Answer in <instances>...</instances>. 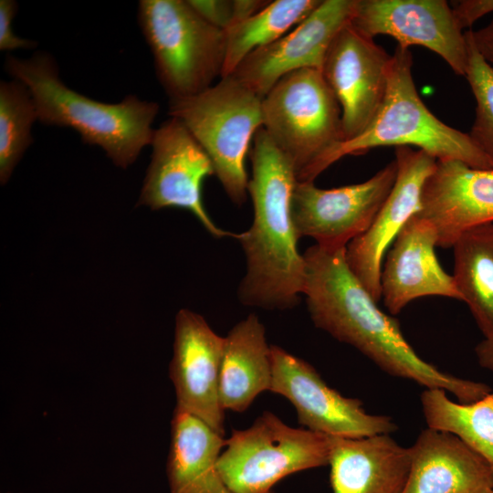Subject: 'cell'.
I'll list each match as a JSON object with an SVG mask.
<instances>
[{
  "mask_svg": "<svg viewBox=\"0 0 493 493\" xmlns=\"http://www.w3.org/2000/svg\"><path fill=\"white\" fill-rule=\"evenodd\" d=\"M345 250L316 244L303 254V295L317 328L353 346L385 372L427 389H442L460 403L476 402L492 391L488 384L455 377L424 361L404 339L398 321L377 307L351 272Z\"/></svg>",
  "mask_w": 493,
  "mask_h": 493,
  "instance_id": "cell-1",
  "label": "cell"
},
{
  "mask_svg": "<svg viewBox=\"0 0 493 493\" xmlns=\"http://www.w3.org/2000/svg\"><path fill=\"white\" fill-rule=\"evenodd\" d=\"M252 142L248 195L253 221L236 237L246 257V274L237 296L246 306L288 309L299 304L306 278L291 212L298 180L291 163L263 128Z\"/></svg>",
  "mask_w": 493,
  "mask_h": 493,
  "instance_id": "cell-2",
  "label": "cell"
},
{
  "mask_svg": "<svg viewBox=\"0 0 493 493\" xmlns=\"http://www.w3.org/2000/svg\"><path fill=\"white\" fill-rule=\"evenodd\" d=\"M5 70L29 89L40 122L74 130L84 143L100 146L116 166L127 168L151 145L158 103L135 95L119 103L86 97L60 79L55 59L44 51L26 59L7 56Z\"/></svg>",
  "mask_w": 493,
  "mask_h": 493,
  "instance_id": "cell-3",
  "label": "cell"
},
{
  "mask_svg": "<svg viewBox=\"0 0 493 493\" xmlns=\"http://www.w3.org/2000/svg\"><path fill=\"white\" fill-rule=\"evenodd\" d=\"M410 48L397 46L388 68L384 100L368 127L357 137L341 142L327 157L325 168L348 154L380 146H407L436 160L460 161L468 166L491 169V161L468 133L446 125L425 105L412 75Z\"/></svg>",
  "mask_w": 493,
  "mask_h": 493,
  "instance_id": "cell-4",
  "label": "cell"
},
{
  "mask_svg": "<svg viewBox=\"0 0 493 493\" xmlns=\"http://www.w3.org/2000/svg\"><path fill=\"white\" fill-rule=\"evenodd\" d=\"M262 128L291 163L299 182H314L344 141L341 110L317 68L282 77L262 99Z\"/></svg>",
  "mask_w": 493,
  "mask_h": 493,
  "instance_id": "cell-5",
  "label": "cell"
},
{
  "mask_svg": "<svg viewBox=\"0 0 493 493\" xmlns=\"http://www.w3.org/2000/svg\"><path fill=\"white\" fill-rule=\"evenodd\" d=\"M169 115L181 121L210 158L229 199L248 195L246 159L262 128V98L227 76L202 93L169 101Z\"/></svg>",
  "mask_w": 493,
  "mask_h": 493,
  "instance_id": "cell-6",
  "label": "cell"
},
{
  "mask_svg": "<svg viewBox=\"0 0 493 493\" xmlns=\"http://www.w3.org/2000/svg\"><path fill=\"white\" fill-rule=\"evenodd\" d=\"M138 22L170 100L194 97L222 75L226 32L184 0H141Z\"/></svg>",
  "mask_w": 493,
  "mask_h": 493,
  "instance_id": "cell-7",
  "label": "cell"
},
{
  "mask_svg": "<svg viewBox=\"0 0 493 493\" xmlns=\"http://www.w3.org/2000/svg\"><path fill=\"white\" fill-rule=\"evenodd\" d=\"M329 435L286 425L265 411L226 439L217 469L230 493H269L296 472L329 465Z\"/></svg>",
  "mask_w": 493,
  "mask_h": 493,
  "instance_id": "cell-8",
  "label": "cell"
},
{
  "mask_svg": "<svg viewBox=\"0 0 493 493\" xmlns=\"http://www.w3.org/2000/svg\"><path fill=\"white\" fill-rule=\"evenodd\" d=\"M272 382L269 392L288 399L299 425L329 436L358 438L391 434L392 417L370 414L362 403L330 387L315 368L281 347L271 345Z\"/></svg>",
  "mask_w": 493,
  "mask_h": 493,
  "instance_id": "cell-9",
  "label": "cell"
},
{
  "mask_svg": "<svg viewBox=\"0 0 493 493\" xmlns=\"http://www.w3.org/2000/svg\"><path fill=\"white\" fill-rule=\"evenodd\" d=\"M397 175L395 159L365 182L322 189L297 182L291 202L299 238L309 236L325 247H346L371 226L390 194Z\"/></svg>",
  "mask_w": 493,
  "mask_h": 493,
  "instance_id": "cell-10",
  "label": "cell"
},
{
  "mask_svg": "<svg viewBox=\"0 0 493 493\" xmlns=\"http://www.w3.org/2000/svg\"><path fill=\"white\" fill-rule=\"evenodd\" d=\"M152 153L138 205L152 210L179 208L192 213L213 236L237 237L220 228L206 212L203 184L215 174L212 162L185 125L176 118L154 130Z\"/></svg>",
  "mask_w": 493,
  "mask_h": 493,
  "instance_id": "cell-11",
  "label": "cell"
},
{
  "mask_svg": "<svg viewBox=\"0 0 493 493\" xmlns=\"http://www.w3.org/2000/svg\"><path fill=\"white\" fill-rule=\"evenodd\" d=\"M349 24L362 35L393 37L399 47L421 46L465 77L467 44L445 0H354Z\"/></svg>",
  "mask_w": 493,
  "mask_h": 493,
  "instance_id": "cell-12",
  "label": "cell"
},
{
  "mask_svg": "<svg viewBox=\"0 0 493 493\" xmlns=\"http://www.w3.org/2000/svg\"><path fill=\"white\" fill-rule=\"evenodd\" d=\"M390 60L391 55L349 23L334 37L320 71L340 104L344 141L359 136L379 110Z\"/></svg>",
  "mask_w": 493,
  "mask_h": 493,
  "instance_id": "cell-13",
  "label": "cell"
},
{
  "mask_svg": "<svg viewBox=\"0 0 493 493\" xmlns=\"http://www.w3.org/2000/svg\"><path fill=\"white\" fill-rule=\"evenodd\" d=\"M225 347L226 338L201 315L185 309L178 311L169 369L176 408L198 417L223 436L226 411L219 387Z\"/></svg>",
  "mask_w": 493,
  "mask_h": 493,
  "instance_id": "cell-14",
  "label": "cell"
},
{
  "mask_svg": "<svg viewBox=\"0 0 493 493\" xmlns=\"http://www.w3.org/2000/svg\"><path fill=\"white\" fill-rule=\"evenodd\" d=\"M397 175L394 185L369 228L346 246V262L372 299L381 294V272L389 246L417 213L421 192L436 159L413 147H395Z\"/></svg>",
  "mask_w": 493,
  "mask_h": 493,
  "instance_id": "cell-15",
  "label": "cell"
},
{
  "mask_svg": "<svg viewBox=\"0 0 493 493\" xmlns=\"http://www.w3.org/2000/svg\"><path fill=\"white\" fill-rule=\"evenodd\" d=\"M353 5L354 0H322L289 32L247 55L229 76L263 99L290 72L320 70L334 37L349 23Z\"/></svg>",
  "mask_w": 493,
  "mask_h": 493,
  "instance_id": "cell-16",
  "label": "cell"
},
{
  "mask_svg": "<svg viewBox=\"0 0 493 493\" xmlns=\"http://www.w3.org/2000/svg\"><path fill=\"white\" fill-rule=\"evenodd\" d=\"M435 228L437 246H453L466 231L493 223V168L436 160L416 213Z\"/></svg>",
  "mask_w": 493,
  "mask_h": 493,
  "instance_id": "cell-17",
  "label": "cell"
},
{
  "mask_svg": "<svg viewBox=\"0 0 493 493\" xmlns=\"http://www.w3.org/2000/svg\"><path fill=\"white\" fill-rule=\"evenodd\" d=\"M434 226L417 214L400 231L381 272V294L392 314L412 300L441 296L462 300L453 276L440 266Z\"/></svg>",
  "mask_w": 493,
  "mask_h": 493,
  "instance_id": "cell-18",
  "label": "cell"
},
{
  "mask_svg": "<svg viewBox=\"0 0 493 493\" xmlns=\"http://www.w3.org/2000/svg\"><path fill=\"white\" fill-rule=\"evenodd\" d=\"M411 467L403 493H489L493 469L456 435L423 430L409 447Z\"/></svg>",
  "mask_w": 493,
  "mask_h": 493,
  "instance_id": "cell-19",
  "label": "cell"
},
{
  "mask_svg": "<svg viewBox=\"0 0 493 493\" xmlns=\"http://www.w3.org/2000/svg\"><path fill=\"white\" fill-rule=\"evenodd\" d=\"M330 437L333 493H403L409 477V447L389 434Z\"/></svg>",
  "mask_w": 493,
  "mask_h": 493,
  "instance_id": "cell-20",
  "label": "cell"
},
{
  "mask_svg": "<svg viewBox=\"0 0 493 493\" xmlns=\"http://www.w3.org/2000/svg\"><path fill=\"white\" fill-rule=\"evenodd\" d=\"M225 445L207 424L175 407L166 464L170 493H230L217 469Z\"/></svg>",
  "mask_w": 493,
  "mask_h": 493,
  "instance_id": "cell-21",
  "label": "cell"
},
{
  "mask_svg": "<svg viewBox=\"0 0 493 493\" xmlns=\"http://www.w3.org/2000/svg\"><path fill=\"white\" fill-rule=\"evenodd\" d=\"M219 395L225 411L244 412L272 382L271 345L263 323L249 314L227 333Z\"/></svg>",
  "mask_w": 493,
  "mask_h": 493,
  "instance_id": "cell-22",
  "label": "cell"
},
{
  "mask_svg": "<svg viewBox=\"0 0 493 493\" xmlns=\"http://www.w3.org/2000/svg\"><path fill=\"white\" fill-rule=\"evenodd\" d=\"M453 278L485 340L493 341V223L471 228L453 245Z\"/></svg>",
  "mask_w": 493,
  "mask_h": 493,
  "instance_id": "cell-23",
  "label": "cell"
},
{
  "mask_svg": "<svg viewBox=\"0 0 493 493\" xmlns=\"http://www.w3.org/2000/svg\"><path fill=\"white\" fill-rule=\"evenodd\" d=\"M429 428L451 433L479 454L493 469V391L473 403H456L446 392L431 388L421 394Z\"/></svg>",
  "mask_w": 493,
  "mask_h": 493,
  "instance_id": "cell-24",
  "label": "cell"
},
{
  "mask_svg": "<svg viewBox=\"0 0 493 493\" xmlns=\"http://www.w3.org/2000/svg\"><path fill=\"white\" fill-rule=\"evenodd\" d=\"M322 0L270 1L253 16L226 32V58L221 78L231 75L254 50L269 45L309 16Z\"/></svg>",
  "mask_w": 493,
  "mask_h": 493,
  "instance_id": "cell-25",
  "label": "cell"
},
{
  "mask_svg": "<svg viewBox=\"0 0 493 493\" xmlns=\"http://www.w3.org/2000/svg\"><path fill=\"white\" fill-rule=\"evenodd\" d=\"M38 120L29 89L13 79L0 82V181L5 184L26 149L33 143L31 129Z\"/></svg>",
  "mask_w": 493,
  "mask_h": 493,
  "instance_id": "cell-26",
  "label": "cell"
},
{
  "mask_svg": "<svg viewBox=\"0 0 493 493\" xmlns=\"http://www.w3.org/2000/svg\"><path fill=\"white\" fill-rule=\"evenodd\" d=\"M470 30L465 32L467 44L465 78L476 100V114L468 134L493 163V68L477 51Z\"/></svg>",
  "mask_w": 493,
  "mask_h": 493,
  "instance_id": "cell-27",
  "label": "cell"
},
{
  "mask_svg": "<svg viewBox=\"0 0 493 493\" xmlns=\"http://www.w3.org/2000/svg\"><path fill=\"white\" fill-rule=\"evenodd\" d=\"M17 12V4L14 0L0 1V50L32 49L37 42L22 38L13 30V20Z\"/></svg>",
  "mask_w": 493,
  "mask_h": 493,
  "instance_id": "cell-28",
  "label": "cell"
},
{
  "mask_svg": "<svg viewBox=\"0 0 493 493\" xmlns=\"http://www.w3.org/2000/svg\"><path fill=\"white\" fill-rule=\"evenodd\" d=\"M209 24L226 31L233 25V0H187Z\"/></svg>",
  "mask_w": 493,
  "mask_h": 493,
  "instance_id": "cell-29",
  "label": "cell"
},
{
  "mask_svg": "<svg viewBox=\"0 0 493 493\" xmlns=\"http://www.w3.org/2000/svg\"><path fill=\"white\" fill-rule=\"evenodd\" d=\"M453 17L463 31L484 16L493 13V0H459L451 2Z\"/></svg>",
  "mask_w": 493,
  "mask_h": 493,
  "instance_id": "cell-30",
  "label": "cell"
},
{
  "mask_svg": "<svg viewBox=\"0 0 493 493\" xmlns=\"http://www.w3.org/2000/svg\"><path fill=\"white\" fill-rule=\"evenodd\" d=\"M470 32L477 51L493 68V19L482 28Z\"/></svg>",
  "mask_w": 493,
  "mask_h": 493,
  "instance_id": "cell-31",
  "label": "cell"
},
{
  "mask_svg": "<svg viewBox=\"0 0 493 493\" xmlns=\"http://www.w3.org/2000/svg\"><path fill=\"white\" fill-rule=\"evenodd\" d=\"M269 2L270 1L264 0H233L234 16L232 26L253 16L262 10Z\"/></svg>",
  "mask_w": 493,
  "mask_h": 493,
  "instance_id": "cell-32",
  "label": "cell"
},
{
  "mask_svg": "<svg viewBox=\"0 0 493 493\" xmlns=\"http://www.w3.org/2000/svg\"><path fill=\"white\" fill-rule=\"evenodd\" d=\"M481 366L493 371V341L484 340L476 348Z\"/></svg>",
  "mask_w": 493,
  "mask_h": 493,
  "instance_id": "cell-33",
  "label": "cell"
},
{
  "mask_svg": "<svg viewBox=\"0 0 493 493\" xmlns=\"http://www.w3.org/2000/svg\"><path fill=\"white\" fill-rule=\"evenodd\" d=\"M269 493H275V492L272 490V491H270Z\"/></svg>",
  "mask_w": 493,
  "mask_h": 493,
  "instance_id": "cell-34",
  "label": "cell"
},
{
  "mask_svg": "<svg viewBox=\"0 0 493 493\" xmlns=\"http://www.w3.org/2000/svg\"><path fill=\"white\" fill-rule=\"evenodd\" d=\"M489 493H493V490H492V491H490Z\"/></svg>",
  "mask_w": 493,
  "mask_h": 493,
  "instance_id": "cell-35",
  "label": "cell"
}]
</instances>
